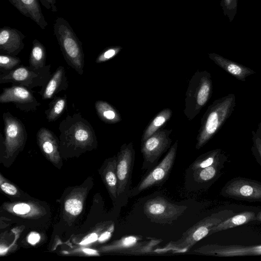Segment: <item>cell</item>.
I'll list each match as a JSON object with an SVG mask.
<instances>
[{"label":"cell","instance_id":"5","mask_svg":"<svg viewBox=\"0 0 261 261\" xmlns=\"http://www.w3.org/2000/svg\"><path fill=\"white\" fill-rule=\"evenodd\" d=\"M213 91L211 74L198 70L190 79L186 93L184 113L189 120L193 119L210 99Z\"/></svg>","mask_w":261,"mask_h":261},{"label":"cell","instance_id":"25","mask_svg":"<svg viewBox=\"0 0 261 261\" xmlns=\"http://www.w3.org/2000/svg\"><path fill=\"white\" fill-rule=\"evenodd\" d=\"M221 150L216 149L199 156L189 167V172L210 166L220 161Z\"/></svg>","mask_w":261,"mask_h":261},{"label":"cell","instance_id":"36","mask_svg":"<svg viewBox=\"0 0 261 261\" xmlns=\"http://www.w3.org/2000/svg\"><path fill=\"white\" fill-rule=\"evenodd\" d=\"M98 237L99 236L97 233L92 232L84 238L79 244L81 245H85L91 244L98 240Z\"/></svg>","mask_w":261,"mask_h":261},{"label":"cell","instance_id":"34","mask_svg":"<svg viewBox=\"0 0 261 261\" xmlns=\"http://www.w3.org/2000/svg\"><path fill=\"white\" fill-rule=\"evenodd\" d=\"M31 206L26 203H18L15 204L12 208L13 212L18 215H24L30 213Z\"/></svg>","mask_w":261,"mask_h":261},{"label":"cell","instance_id":"17","mask_svg":"<svg viewBox=\"0 0 261 261\" xmlns=\"http://www.w3.org/2000/svg\"><path fill=\"white\" fill-rule=\"evenodd\" d=\"M25 38L19 30L10 27L0 29L1 54L16 56L24 48L23 40Z\"/></svg>","mask_w":261,"mask_h":261},{"label":"cell","instance_id":"32","mask_svg":"<svg viewBox=\"0 0 261 261\" xmlns=\"http://www.w3.org/2000/svg\"><path fill=\"white\" fill-rule=\"evenodd\" d=\"M122 48L120 46H111L106 48L97 57L95 62L101 63L112 59L118 54Z\"/></svg>","mask_w":261,"mask_h":261},{"label":"cell","instance_id":"8","mask_svg":"<svg viewBox=\"0 0 261 261\" xmlns=\"http://www.w3.org/2000/svg\"><path fill=\"white\" fill-rule=\"evenodd\" d=\"M117 156L116 172L118 178L117 200L127 203L130 190L132 175L135 161V150L132 142L124 143Z\"/></svg>","mask_w":261,"mask_h":261},{"label":"cell","instance_id":"13","mask_svg":"<svg viewBox=\"0 0 261 261\" xmlns=\"http://www.w3.org/2000/svg\"><path fill=\"white\" fill-rule=\"evenodd\" d=\"M224 196L247 201H261V184L245 178H234L223 188Z\"/></svg>","mask_w":261,"mask_h":261},{"label":"cell","instance_id":"39","mask_svg":"<svg viewBox=\"0 0 261 261\" xmlns=\"http://www.w3.org/2000/svg\"><path fill=\"white\" fill-rule=\"evenodd\" d=\"M255 144L258 152L261 159V139L260 138H257L256 139Z\"/></svg>","mask_w":261,"mask_h":261},{"label":"cell","instance_id":"38","mask_svg":"<svg viewBox=\"0 0 261 261\" xmlns=\"http://www.w3.org/2000/svg\"><path fill=\"white\" fill-rule=\"evenodd\" d=\"M111 231L108 230L101 233L98 237V241L102 242L108 240L111 236Z\"/></svg>","mask_w":261,"mask_h":261},{"label":"cell","instance_id":"20","mask_svg":"<svg viewBox=\"0 0 261 261\" xmlns=\"http://www.w3.org/2000/svg\"><path fill=\"white\" fill-rule=\"evenodd\" d=\"M208 57L216 64L239 80L245 81L247 76L255 73L251 69L218 54H208Z\"/></svg>","mask_w":261,"mask_h":261},{"label":"cell","instance_id":"33","mask_svg":"<svg viewBox=\"0 0 261 261\" xmlns=\"http://www.w3.org/2000/svg\"><path fill=\"white\" fill-rule=\"evenodd\" d=\"M0 185L2 190L8 195L14 196L18 193L17 188L13 185L3 180L1 176Z\"/></svg>","mask_w":261,"mask_h":261},{"label":"cell","instance_id":"21","mask_svg":"<svg viewBox=\"0 0 261 261\" xmlns=\"http://www.w3.org/2000/svg\"><path fill=\"white\" fill-rule=\"evenodd\" d=\"M101 176L114 201L117 200L118 178L116 172L117 156L107 159L104 163Z\"/></svg>","mask_w":261,"mask_h":261},{"label":"cell","instance_id":"16","mask_svg":"<svg viewBox=\"0 0 261 261\" xmlns=\"http://www.w3.org/2000/svg\"><path fill=\"white\" fill-rule=\"evenodd\" d=\"M36 138L39 148L46 158L54 164H59L61 161L59 140L54 132L42 127L37 132Z\"/></svg>","mask_w":261,"mask_h":261},{"label":"cell","instance_id":"18","mask_svg":"<svg viewBox=\"0 0 261 261\" xmlns=\"http://www.w3.org/2000/svg\"><path fill=\"white\" fill-rule=\"evenodd\" d=\"M68 82L64 67L60 66L51 74L47 83L38 92L43 100L53 98L60 92L68 87Z\"/></svg>","mask_w":261,"mask_h":261},{"label":"cell","instance_id":"22","mask_svg":"<svg viewBox=\"0 0 261 261\" xmlns=\"http://www.w3.org/2000/svg\"><path fill=\"white\" fill-rule=\"evenodd\" d=\"M256 217L252 211H244L236 215H233L212 228L209 235L247 224L256 220Z\"/></svg>","mask_w":261,"mask_h":261},{"label":"cell","instance_id":"10","mask_svg":"<svg viewBox=\"0 0 261 261\" xmlns=\"http://www.w3.org/2000/svg\"><path fill=\"white\" fill-rule=\"evenodd\" d=\"M162 240L147 238L140 236H127L100 248L103 252L119 253L124 254L144 255L154 253V248Z\"/></svg>","mask_w":261,"mask_h":261},{"label":"cell","instance_id":"28","mask_svg":"<svg viewBox=\"0 0 261 261\" xmlns=\"http://www.w3.org/2000/svg\"><path fill=\"white\" fill-rule=\"evenodd\" d=\"M220 161L207 167L190 172L194 182L204 184L213 179L218 173L220 167Z\"/></svg>","mask_w":261,"mask_h":261},{"label":"cell","instance_id":"15","mask_svg":"<svg viewBox=\"0 0 261 261\" xmlns=\"http://www.w3.org/2000/svg\"><path fill=\"white\" fill-rule=\"evenodd\" d=\"M194 252L217 256L261 255V245L256 246L220 245L208 244L195 249Z\"/></svg>","mask_w":261,"mask_h":261},{"label":"cell","instance_id":"24","mask_svg":"<svg viewBox=\"0 0 261 261\" xmlns=\"http://www.w3.org/2000/svg\"><path fill=\"white\" fill-rule=\"evenodd\" d=\"M172 111L169 108H165L151 120L143 131L141 142L150 137L164 126L171 118Z\"/></svg>","mask_w":261,"mask_h":261},{"label":"cell","instance_id":"2","mask_svg":"<svg viewBox=\"0 0 261 261\" xmlns=\"http://www.w3.org/2000/svg\"><path fill=\"white\" fill-rule=\"evenodd\" d=\"M235 105V95L229 94L215 100L208 106L201 120L196 149H200L213 138L230 116Z\"/></svg>","mask_w":261,"mask_h":261},{"label":"cell","instance_id":"37","mask_svg":"<svg viewBox=\"0 0 261 261\" xmlns=\"http://www.w3.org/2000/svg\"><path fill=\"white\" fill-rule=\"evenodd\" d=\"M40 239L39 234L36 232L30 233L28 237V242L31 245L37 244Z\"/></svg>","mask_w":261,"mask_h":261},{"label":"cell","instance_id":"29","mask_svg":"<svg viewBox=\"0 0 261 261\" xmlns=\"http://www.w3.org/2000/svg\"><path fill=\"white\" fill-rule=\"evenodd\" d=\"M21 62V60L16 56L1 54V72H7L13 70L19 67Z\"/></svg>","mask_w":261,"mask_h":261},{"label":"cell","instance_id":"30","mask_svg":"<svg viewBox=\"0 0 261 261\" xmlns=\"http://www.w3.org/2000/svg\"><path fill=\"white\" fill-rule=\"evenodd\" d=\"M82 200L77 196L71 197L66 200L64 204L66 212L72 216H77L83 210Z\"/></svg>","mask_w":261,"mask_h":261},{"label":"cell","instance_id":"12","mask_svg":"<svg viewBox=\"0 0 261 261\" xmlns=\"http://www.w3.org/2000/svg\"><path fill=\"white\" fill-rule=\"evenodd\" d=\"M187 208L186 205L176 204L164 197L156 196L145 202L143 211L152 221L163 224L176 220Z\"/></svg>","mask_w":261,"mask_h":261},{"label":"cell","instance_id":"7","mask_svg":"<svg viewBox=\"0 0 261 261\" xmlns=\"http://www.w3.org/2000/svg\"><path fill=\"white\" fill-rule=\"evenodd\" d=\"M50 67V64L40 68L20 66L10 71L1 72L0 84L12 83L30 89L37 87L42 88L51 75Z\"/></svg>","mask_w":261,"mask_h":261},{"label":"cell","instance_id":"6","mask_svg":"<svg viewBox=\"0 0 261 261\" xmlns=\"http://www.w3.org/2000/svg\"><path fill=\"white\" fill-rule=\"evenodd\" d=\"M4 138L1 134V144L4 157L10 159L16 156L25 146L28 134L22 122L10 112L3 113Z\"/></svg>","mask_w":261,"mask_h":261},{"label":"cell","instance_id":"27","mask_svg":"<svg viewBox=\"0 0 261 261\" xmlns=\"http://www.w3.org/2000/svg\"><path fill=\"white\" fill-rule=\"evenodd\" d=\"M46 51L45 46L39 40L33 41L32 47L29 57V66L40 68L46 65Z\"/></svg>","mask_w":261,"mask_h":261},{"label":"cell","instance_id":"11","mask_svg":"<svg viewBox=\"0 0 261 261\" xmlns=\"http://www.w3.org/2000/svg\"><path fill=\"white\" fill-rule=\"evenodd\" d=\"M171 133L172 129L161 128L141 142L142 169L148 171L157 165L162 155L170 148L172 141L170 136Z\"/></svg>","mask_w":261,"mask_h":261},{"label":"cell","instance_id":"4","mask_svg":"<svg viewBox=\"0 0 261 261\" xmlns=\"http://www.w3.org/2000/svg\"><path fill=\"white\" fill-rule=\"evenodd\" d=\"M53 29L65 61L80 75H82L85 60L82 42L69 22L63 17L56 19Z\"/></svg>","mask_w":261,"mask_h":261},{"label":"cell","instance_id":"23","mask_svg":"<svg viewBox=\"0 0 261 261\" xmlns=\"http://www.w3.org/2000/svg\"><path fill=\"white\" fill-rule=\"evenodd\" d=\"M94 106L98 117L105 123L115 124L121 121L119 111L109 102L98 100L95 101Z\"/></svg>","mask_w":261,"mask_h":261},{"label":"cell","instance_id":"19","mask_svg":"<svg viewBox=\"0 0 261 261\" xmlns=\"http://www.w3.org/2000/svg\"><path fill=\"white\" fill-rule=\"evenodd\" d=\"M24 16L31 18L40 28L45 29L48 25L42 13L38 0H8Z\"/></svg>","mask_w":261,"mask_h":261},{"label":"cell","instance_id":"41","mask_svg":"<svg viewBox=\"0 0 261 261\" xmlns=\"http://www.w3.org/2000/svg\"><path fill=\"white\" fill-rule=\"evenodd\" d=\"M256 220L261 222V211L257 214V215L256 216Z\"/></svg>","mask_w":261,"mask_h":261},{"label":"cell","instance_id":"35","mask_svg":"<svg viewBox=\"0 0 261 261\" xmlns=\"http://www.w3.org/2000/svg\"><path fill=\"white\" fill-rule=\"evenodd\" d=\"M41 5L48 10H50L53 13L58 11L57 8L56 6V0H38Z\"/></svg>","mask_w":261,"mask_h":261},{"label":"cell","instance_id":"3","mask_svg":"<svg viewBox=\"0 0 261 261\" xmlns=\"http://www.w3.org/2000/svg\"><path fill=\"white\" fill-rule=\"evenodd\" d=\"M234 212L230 210H224L212 214L190 227L185 232L181 238L176 241H172L162 249L155 250L156 253H183L187 251L196 243L208 236L212 228L228 218L233 216Z\"/></svg>","mask_w":261,"mask_h":261},{"label":"cell","instance_id":"14","mask_svg":"<svg viewBox=\"0 0 261 261\" xmlns=\"http://www.w3.org/2000/svg\"><path fill=\"white\" fill-rule=\"evenodd\" d=\"M9 102H12L17 109L25 112L34 111L41 105L30 89L15 84L4 88L0 95V103Z\"/></svg>","mask_w":261,"mask_h":261},{"label":"cell","instance_id":"40","mask_svg":"<svg viewBox=\"0 0 261 261\" xmlns=\"http://www.w3.org/2000/svg\"><path fill=\"white\" fill-rule=\"evenodd\" d=\"M83 251L89 255H98V252L95 250L88 248H84L83 249Z\"/></svg>","mask_w":261,"mask_h":261},{"label":"cell","instance_id":"9","mask_svg":"<svg viewBox=\"0 0 261 261\" xmlns=\"http://www.w3.org/2000/svg\"><path fill=\"white\" fill-rule=\"evenodd\" d=\"M178 142V140H176L161 162L149 170L136 186L130 189L129 197H134L143 191L157 186L166 179L174 165Z\"/></svg>","mask_w":261,"mask_h":261},{"label":"cell","instance_id":"31","mask_svg":"<svg viewBox=\"0 0 261 261\" xmlns=\"http://www.w3.org/2000/svg\"><path fill=\"white\" fill-rule=\"evenodd\" d=\"M220 6L224 15L232 22L237 14L238 0H221Z\"/></svg>","mask_w":261,"mask_h":261},{"label":"cell","instance_id":"1","mask_svg":"<svg viewBox=\"0 0 261 261\" xmlns=\"http://www.w3.org/2000/svg\"><path fill=\"white\" fill-rule=\"evenodd\" d=\"M59 130V149L61 152L78 153L97 146L94 128L80 113L67 115L60 122Z\"/></svg>","mask_w":261,"mask_h":261},{"label":"cell","instance_id":"26","mask_svg":"<svg viewBox=\"0 0 261 261\" xmlns=\"http://www.w3.org/2000/svg\"><path fill=\"white\" fill-rule=\"evenodd\" d=\"M67 108V95L55 96L44 112L48 122H54L59 118Z\"/></svg>","mask_w":261,"mask_h":261}]
</instances>
